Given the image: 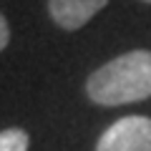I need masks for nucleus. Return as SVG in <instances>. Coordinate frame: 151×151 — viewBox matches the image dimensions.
<instances>
[{"label": "nucleus", "instance_id": "1", "mask_svg": "<svg viewBox=\"0 0 151 151\" xmlns=\"http://www.w3.org/2000/svg\"><path fill=\"white\" fill-rule=\"evenodd\" d=\"M86 93L98 106H124L151 98V50H129L103 63L86 81Z\"/></svg>", "mask_w": 151, "mask_h": 151}, {"label": "nucleus", "instance_id": "2", "mask_svg": "<svg viewBox=\"0 0 151 151\" xmlns=\"http://www.w3.org/2000/svg\"><path fill=\"white\" fill-rule=\"evenodd\" d=\"M96 151H151V119L126 116L101 134Z\"/></svg>", "mask_w": 151, "mask_h": 151}, {"label": "nucleus", "instance_id": "3", "mask_svg": "<svg viewBox=\"0 0 151 151\" xmlns=\"http://www.w3.org/2000/svg\"><path fill=\"white\" fill-rule=\"evenodd\" d=\"M106 5L108 0H48V13L63 30H78Z\"/></svg>", "mask_w": 151, "mask_h": 151}, {"label": "nucleus", "instance_id": "4", "mask_svg": "<svg viewBox=\"0 0 151 151\" xmlns=\"http://www.w3.org/2000/svg\"><path fill=\"white\" fill-rule=\"evenodd\" d=\"M30 136L23 129H5L0 131V151H28Z\"/></svg>", "mask_w": 151, "mask_h": 151}, {"label": "nucleus", "instance_id": "5", "mask_svg": "<svg viewBox=\"0 0 151 151\" xmlns=\"http://www.w3.org/2000/svg\"><path fill=\"white\" fill-rule=\"evenodd\" d=\"M8 40H10V28H8V20L0 15V50L8 45Z\"/></svg>", "mask_w": 151, "mask_h": 151}, {"label": "nucleus", "instance_id": "6", "mask_svg": "<svg viewBox=\"0 0 151 151\" xmlns=\"http://www.w3.org/2000/svg\"><path fill=\"white\" fill-rule=\"evenodd\" d=\"M144 3H151V0H144Z\"/></svg>", "mask_w": 151, "mask_h": 151}]
</instances>
